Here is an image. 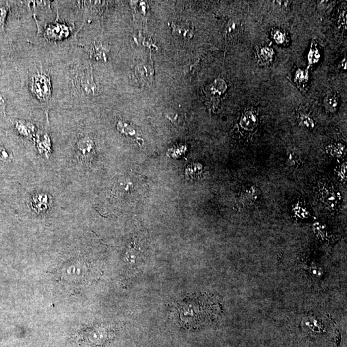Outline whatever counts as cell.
Here are the masks:
<instances>
[{
  "label": "cell",
  "instance_id": "obj_1",
  "mask_svg": "<svg viewBox=\"0 0 347 347\" xmlns=\"http://www.w3.org/2000/svg\"><path fill=\"white\" fill-rule=\"evenodd\" d=\"M221 312V306L215 299L201 295L183 299L176 307L175 316L185 328H197L216 320Z\"/></svg>",
  "mask_w": 347,
  "mask_h": 347
},
{
  "label": "cell",
  "instance_id": "obj_2",
  "mask_svg": "<svg viewBox=\"0 0 347 347\" xmlns=\"http://www.w3.org/2000/svg\"><path fill=\"white\" fill-rule=\"evenodd\" d=\"M115 333L107 325H98L86 330L81 335L83 341L93 346H104L113 339Z\"/></svg>",
  "mask_w": 347,
  "mask_h": 347
},
{
  "label": "cell",
  "instance_id": "obj_3",
  "mask_svg": "<svg viewBox=\"0 0 347 347\" xmlns=\"http://www.w3.org/2000/svg\"><path fill=\"white\" fill-rule=\"evenodd\" d=\"M227 89V84L225 80L215 79L214 81L206 86L203 90L206 104L210 109L215 111L218 108L221 96Z\"/></svg>",
  "mask_w": 347,
  "mask_h": 347
},
{
  "label": "cell",
  "instance_id": "obj_4",
  "mask_svg": "<svg viewBox=\"0 0 347 347\" xmlns=\"http://www.w3.org/2000/svg\"><path fill=\"white\" fill-rule=\"evenodd\" d=\"M31 89L34 94L43 102H47L51 95L50 79L45 73H37L32 77Z\"/></svg>",
  "mask_w": 347,
  "mask_h": 347
},
{
  "label": "cell",
  "instance_id": "obj_5",
  "mask_svg": "<svg viewBox=\"0 0 347 347\" xmlns=\"http://www.w3.org/2000/svg\"><path fill=\"white\" fill-rule=\"evenodd\" d=\"M75 84L80 92L86 95H93L96 92V83L89 72L84 71L79 73L75 77Z\"/></svg>",
  "mask_w": 347,
  "mask_h": 347
},
{
  "label": "cell",
  "instance_id": "obj_6",
  "mask_svg": "<svg viewBox=\"0 0 347 347\" xmlns=\"http://www.w3.org/2000/svg\"><path fill=\"white\" fill-rule=\"evenodd\" d=\"M318 197L320 201L326 207L334 209L339 201V196L333 187L328 185H323L318 189Z\"/></svg>",
  "mask_w": 347,
  "mask_h": 347
},
{
  "label": "cell",
  "instance_id": "obj_7",
  "mask_svg": "<svg viewBox=\"0 0 347 347\" xmlns=\"http://www.w3.org/2000/svg\"><path fill=\"white\" fill-rule=\"evenodd\" d=\"M77 151L79 156L83 160L90 161L96 154V145L89 138H83L80 139L77 143Z\"/></svg>",
  "mask_w": 347,
  "mask_h": 347
},
{
  "label": "cell",
  "instance_id": "obj_8",
  "mask_svg": "<svg viewBox=\"0 0 347 347\" xmlns=\"http://www.w3.org/2000/svg\"><path fill=\"white\" fill-rule=\"evenodd\" d=\"M259 193L255 186L246 187L241 191L239 197V204L241 208H248L251 207L257 201Z\"/></svg>",
  "mask_w": 347,
  "mask_h": 347
},
{
  "label": "cell",
  "instance_id": "obj_9",
  "mask_svg": "<svg viewBox=\"0 0 347 347\" xmlns=\"http://www.w3.org/2000/svg\"><path fill=\"white\" fill-rule=\"evenodd\" d=\"M50 199L47 194L40 193L34 195L32 198L31 206L36 213H42L49 210L50 206Z\"/></svg>",
  "mask_w": 347,
  "mask_h": 347
},
{
  "label": "cell",
  "instance_id": "obj_10",
  "mask_svg": "<svg viewBox=\"0 0 347 347\" xmlns=\"http://www.w3.org/2000/svg\"><path fill=\"white\" fill-rule=\"evenodd\" d=\"M258 118L255 111L249 110L245 111L241 116L240 122L241 128L247 131H253L258 126Z\"/></svg>",
  "mask_w": 347,
  "mask_h": 347
},
{
  "label": "cell",
  "instance_id": "obj_11",
  "mask_svg": "<svg viewBox=\"0 0 347 347\" xmlns=\"http://www.w3.org/2000/svg\"><path fill=\"white\" fill-rule=\"evenodd\" d=\"M274 56V50L269 47H260L256 50V57L258 64L262 65H267L270 64L273 61Z\"/></svg>",
  "mask_w": 347,
  "mask_h": 347
},
{
  "label": "cell",
  "instance_id": "obj_12",
  "mask_svg": "<svg viewBox=\"0 0 347 347\" xmlns=\"http://www.w3.org/2000/svg\"><path fill=\"white\" fill-rule=\"evenodd\" d=\"M68 28L62 25H53L50 26L47 29V35L51 39L64 38L68 35Z\"/></svg>",
  "mask_w": 347,
  "mask_h": 347
},
{
  "label": "cell",
  "instance_id": "obj_13",
  "mask_svg": "<svg viewBox=\"0 0 347 347\" xmlns=\"http://www.w3.org/2000/svg\"><path fill=\"white\" fill-rule=\"evenodd\" d=\"M239 31V24L238 21H230L226 25L225 29V38L228 42H232L238 36Z\"/></svg>",
  "mask_w": 347,
  "mask_h": 347
},
{
  "label": "cell",
  "instance_id": "obj_14",
  "mask_svg": "<svg viewBox=\"0 0 347 347\" xmlns=\"http://www.w3.org/2000/svg\"><path fill=\"white\" fill-rule=\"evenodd\" d=\"M324 105L327 111L335 113L339 105V98L335 93L329 94L325 98Z\"/></svg>",
  "mask_w": 347,
  "mask_h": 347
},
{
  "label": "cell",
  "instance_id": "obj_15",
  "mask_svg": "<svg viewBox=\"0 0 347 347\" xmlns=\"http://www.w3.org/2000/svg\"><path fill=\"white\" fill-rule=\"evenodd\" d=\"M38 149L40 154L48 156L51 150V143L48 136H43L42 139L38 140Z\"/></svg>",
  "mask_w": 347,
  "mask_h": 347
},
{
  "label": "cell",
  "instance_id": "obj_16",
  "mask_svg": "<svg viewBox=\"0 0 347 347\" xmlns=\"http://www.w3.org/2000/svg\"><path fill=\"white\" fill-rule=\"evenodd\" d=\"M16 128L19 134L24 136V137L31 136L32 134H33L34 131L33 125L31 124V123L23 121L17 122Z\"/></svg>",
  "mask_w": 347,
  "mask_h": 347
},
{
  "label": "cell",
  "instance_id": "obj_17",
  "mask_svg": "<svg viewBox=\"0 0 347 347\" xmlns=\"http://www.w3.org/2000/svg\"><path fill=\"white\" fill-rule=\"evenodd\" d=\"M172 28L173 29L174 33L178 34V36L190 37L193 33V30L191 29L189 26L185 24L173 23L172 25Z\"/></svg>",
  "mask_w": 347,
  "mask_h": 347
},
{
  "label": "cell",
  "instance_id": "obj_18",
  "mask_svg": "<svg viewBox=\"0 0 347 347\" xmlns=\"http://www.w3.org/2000/svg\"><path fill=\"white\" fill-rule=\"evenodd\" d=\"M298 121L301 126L308 129H313L315 126L313 119L307 114H300L299 115Z\"/></svg>",
  "mask_w": 347,
  "mask_h": 347
},
{
  "label": "cell",
  "instance_id": "obj_19",
  "mask_svg": "<svg viewBox=\"0 0 347 347\" xmlns=\"http://www.w3.org/2000/svg\"><path fill=\"white\" fill-rule=\"evenodd\" d=\"M272 37L275 42L279 45H282L288 42V38H287L285 32L281 31V30L276 29L272 32Z\"/></svg>",
  "mask_w": 347,
  "mask_h": 347
},
{
  "label": "cell",
  "instance_id": "obj_20",
  "mask_svg": "<svg viewBox=\"0 0 347 347\" xmlns=\"http://www.w3.org/2000/svg\"><path fill=\"white\" fill-rule=\"evenodd\" d=\"M11 159L9 153L3 147L0 146V161H7Z\"/></svg>",
  "mask_w": 347,
  "mask_h": 347
},
{
  "label": "cell",
  "instance_id": "obj_21",
  "mask_svg": "<svg viewBox=\"0 0 347 347\" xmlns=\"http://www.w3.org/2000/svg\"><path fill=\"white\" fill-rule=\"evenodd\" d=\"M314 50H311L309 53V62L310 64L315 63L318 61L319 58H320V54H318V51L316 50V49H314Z\"/></svg>",
  "mask_w": 347,
  "mask_h": 347
},
{
  "label": "cell",
  "instance_id": "obj_22",
  "mask_svg": "<svg viewBox=\"0 0 347 347\" xmlns=\"http://www.w3.org/2000/svg\"><path fill=\"white\" fill-rule=\"evenodd\" d=\"M6 15H7V9L5 7L0 8V26H3L5 24Z\"/></svg>",
  "mask_w": 347,
  "mask_h": 347
},
{
  "label": "cell",
  "instance_id": "obj_23",
  "mask_svg": "<svg viewBox=\"0 0 347 347\" xmlns=\"http://www.w3.org/2000/svg\"><path fill=\"white\" fill-rule=\"evenodd\" d=\"M304 72L303 71L299 70L296 73L295 78L299 82V83H304L307 80V77H305V75L303 74Z\"/></svg>",
  "mask_w": 347,
  "mask_h": 347
},
{
  "label": "cell",
  "instance_id": "obj_24",
  "mask_svg": "<svg viewBox=\"0 0 347 347\" xmlns=\"http://www.w3.org/2000/svg\"><path fill=\"white\" fill-rule=\"evenodd\" d=\"M5 105V99L4 98L3 95L0 94V110L4 108Z\"/></svg>",
  "mask_w": 347,
  "mask_h": 347
},
{
  "label": "cell",
  "instance_id": "obj_25",
  "mask_svg": "<svg viewBox=\"0 0 347 347\" xmlns=\"http://www.w3.org/2000/svg\"><path fill=\"white\" fill-rule=\"evenodd\" d=\"M341 64H342V66L343 69H344V70H346V66H347V60H346V59H344V60H343V61H342Z\"/></svg>",
  "mask_w": 347,
  "mask_h": 347
}]
</instances>
